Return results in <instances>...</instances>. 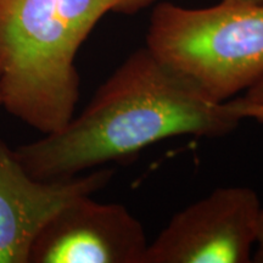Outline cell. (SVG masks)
I'll return each instance as SVG.
<instances>
[{
    "instance_id": "3957f363",
    "label": "cell",
    "mask_w": 263,
    "mask_h": 263,
    "mask_svg": "<svg viewBox=\"0 0 263 263\" xmlns=\"http://www.w3.org/2000/svg\"><path fill=\"white\" fill-rule=\"evenodd\" d=\"M145 47L212 100L226 103L263 77V5L160 3Z\"/></svg>"
},
{
    "instance_id": "8992f818",
    "label": "cell",
    "mask_w": 263,
    "mask_h": 263,
    "mask_svg": "<svg viewBox=\"0 0 263 263\" xmlns=\"http://www.w3.org/2000/svg\"><path fill=\"white\" fill-rule=\"evenodd\" d=\"M112 177V170L98 168L70 178H34L0 138V263H28L49 219L72 200L104 189Z\"/></svg>"
},
{
    "instance_id": "277c9868",
    "label": "cell",
    "mask_w": 263,
    "mask_h": 263,
    "mask_svg": "<svg viewBox=\"0 0 263 263\" xmlns=\"http://www.w3.org/2000/svg\"><path fill=\"white\" fill-rule=\"evenodd\" d=\"M257 193L222 186L174 215L149 241L143 263H249L262 212Z\"/></svg>"
},
{
    "instance_id": "5b68a950",
    "label": "cell",
    "mask_w": 263,
    "mask_h": 263,
    "mask_svg": "<svg viewBox=\"0 0 263 263\" xmlns=\"http://www.w3.org/2000/svg\"><path fill=\"white\" fill-rule=\"evenodd\" d=\"M80 196L41 230L28 263H143L149 240L141 222L121 203Z\"/></svg>"
},
{
    "instance_id": "ba28073f",
    "label": "cell",
    "mask_w": 263,
    "mask_h": 263,
    "mask_svg": "<svg viewBox=\"0 0 263 263\" xmlns=\"http://www.w3.org/2000/svg\"><path fill=\"white\" fill-rule=\"evenodd\" d=\"M246 103L263 105V77L251 85L242 97H240Z\"/></svg>"
},
{
    "instance_id": "9c48e42d",
    "label": "cell",
    "mask_w": 263,
    "mask_h": 263,
    "mask_svg": "<svg viewBox=\"0 0 263 263\" xmlns=\"http://www.w3.org/2000/svg\"><path fill=\"white\" fill-rule=\"evenodd\" d=\"M229 3H241V4H258L263 5V0H224Z\"/></svg>"
},
{
    "instance_id": "30bf717a",
    "label": "cell",
    "mask_w": 263,
    "mask_h": 263,
    "mask_svg": "<svg viewBox=\"0 0 263 263\" xmlns=\"http://www.w3.org/2000/svg\"><path fill=\"white\" fill-rule=\"evenodd\" d=\"M0 105H2V103H0Z\"/></svg>"
},
{
    "instance_id": "52a82bcc",
    "label": "cell",
    "mask_w": 263,
    "mask_h": 263,
    "mask_svg": "<svg viewBox=\"0 0 263 263\" xmlns=\"http://www.w3.org/2000/svg\"><path fill=\"white\" fill-rule=\"evenodd\" d=\"M229 107L232 108L241 120L249 118V120H255L257 122L263 123V105H255L246 103L241 98H233L227 101ZM256 251L254 257L256 262L263 263V210L259 217V229L258 238L256 242Z\"/></svg>"
},
{
    "instance_id": "6da1fadb",
    "label": "cell",
    "mask_w": 263,
    "mask_h": 263,
    "mask_svg": "<svg viewBox=\"0 0 263 263\" xmlns=\"http://www.w3.org/2000/svg\"><path fill=\"white\" fill-rule=\"evenodd\" d=\"M241 121L227 101L212 100L144 47L108 76L80 115L15 154L34 178H70L173 137H224Z\"/></svg>"
},
{
    "instance_id": "7a4b0ae2",
    "label": "cell",
    "mask_w": 263,
    "mask_h": 263,
    "mask_svg": "<svg viewBox=\"0 0 263 263\" xmlns=\"http://www.w3.org/2000/svg\"><path fill=\"white\" fill-rule=\"evenodd\" d=\"M156 0H0V107L42 134L76 114V58L110 12L134 15Z\"/></svg>"
}]
</instances>
